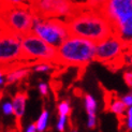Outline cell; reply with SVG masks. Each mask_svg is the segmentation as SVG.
<instances>
[{"label": "cell", "instance_id": "cell-1", "mask_svg": "<svg viewBox=\"0 0 132 132\" xmlns=\"http://www.w3.org/2000/svg\"><path fill=\"white\" fill-rule=\"evenodd\" d=\"M70 37L88 39L100 44L114 35V28L104 13L86 1H75L71 12L64 16Z\"/></svg>", "mask_w": 132, "mask_h": 132}, {"label": "cell", "instance_id": "cell-2", "mask_svg": "<svg viewBox=\"0 0 132 132\" xmlns=\"http://www.w3.org/2000/svg\"><path fill=\"white\" fill-rule=\"evenodd\" d=\"M96 43L88 39L70 37L58 47V64L67 67H87L94 60Z\"/></svg>", "mask_w": 132, "mask_h": 132}, {"label": "cell", "instance_id": "cell-3", "mask_svg": "<svg viewBox=\"0 0 132 132\" xmlns=\"http://www.w3.org/2000/svg\"><path fill=\"white\" fill-rule=\"evenodd\" d=\"M42 59L58 64V48L48 44L32 30L22 38V51L18 60Z\"/></svg>", "mask_w": 132, "mask_h": 132}, {"label": "cell", "instance_id": "cell-4", "mask_svg": "<svg viewBox=\"0 0 132 132\" xmlns=\"http://www.w3.org/2000/svg\"><path fill=\"white\" fill-rule=\"evenodd\" d=\"M34 22L35 16L30 12V8L21 5L1 8V26L21 37L34 30Z\"/></svg>", "mask_w": 132, "mask_h": 132}, {"label": "cell", "instance_id": "cell-5", "mask_svg": "<svg viewBox=\"0 0 132 132\" xmlns=\"http://www.w3.org/2000/svg\"><path fill=\"white\" fill-rule=\"evenodd\" d=\"M34 31L56 48L70 38L67 23L57 17L44 19L35 17Z\"/></svg>", "mask_w": 132, "mask_h": 132}, {"label": "cell", "instance_id": "cell-6", "mask_svg": "<svg viewBox=\"0 0 132 132\" xmlns=\"http://www.w3.org/2000/svg\"><path fill=\"white\" fill-rule=\"evenodd\" d=\"M75 0H31L30 12L38 18H53L67 16Z\"/></svg>", "mask_w": 132, "mask_h": 132}, {"label": "cell", "instance_id": "cell-7", "mask_svg": "<svg viewBox=\"0 0 132 132\" xmlns=\"http://www.w3.org/2000/svg\"><path fill=\"white\" fill-rule=\"evenodd\" d=\"M22 38L19 35L1 26L0 37V62L1 65L18 60L22 51Z\"/></svg>", "mask_w": 132, "mask_h": 132}, {"label": "cell", "instance_id": "cell-8", "mask_svg": "<svg viewBox=\"0 0 132 132\" xmlns=\"http://www.w3.org/2000/svg\"><path fill=\"white\" fill-rule=\"evenodd\" d=\"M103 13L114 28V35L120 37V26L132 17V0H110Z\"/></svg>", "mask_w": 132, "mask_h": 132}, {"label": "cell", "instance_id": "cell-9", "mask_svg": "<svg viewBox=\"0 0 132 132\" xmlns=\"http://www.w3.org/2000/svg\"><path fill=\"white\" fill-rule=\"evenodd\" d=\"M123 43L125 39L119 36L113 35L108 40L97 45L94 61H99L103 63L110 59H113L116 56L120 55L123 52Z\"/></svg>", "mask_w": 132, "mask_h": 132}, {"label": "cell", "instance_id": "cell-10", "mask_svg": "<svg viewBox=\"0 0 132 132\" xmlns=\"http://www.w3.org/2000/svg\"><path fill=\"white\" fill-rule=\"evenodd\" d=\"M28 99L27 90H18L15 96L12 99V104L14 108V115H15V129L17 131H22V117L25 112V103Z\"/></svg>", "mask_w": 132, "mask_h": 132}, {"label": "cell", "instance_id": "cell-11", "mask_svg": "<svg viewBox=\"0 0 132 132\" xmlns=\"http://www.w3.org/2000/svg\"><path fill=\"white\" fill-rule=\"evenodd\" d=\"M103 64L111 72H117L118 70L122 69L125 65H127V60H126V54L122 52L120 55L116 56L113 59H110L108 61H104Z\"/></svg>", "mask_w": 132, "mask_h": 132}, {"label": "cell", "instance_id": "cell-12", "mask_svg": "<svg viewBox=\"0 0 132 132\" xmlns=\"http://www.w3.org/2000/svg\"><path fill=\"white\" fill-rule=\"evenodd\" d=\"M31 69L30 68H24L21 70L14 71L12 73H9L6 76V81H5V86H9L11 84H14L15 82H22L24 78L29 76L31 74Z\"/></svg>", "mask_w": 132, "mask_h": 132}, {"label": "cell", "instance_id": "cell-13", "mask_svg": "<svg viewBox=\"0 0 132 132\" xmlns=\"http://www.w3.org/2000/svg\"><path fill=\"white\" fill-rule=\"evenodd\" d=\"M127 106L128 105L122 101V98H120L118 96L117 92H115L114 98H113V102H112L111 105V112L112 113H115L117 114H122L127 111Z\"/></svg>", "mask_w": 132, "mask_h": 132}, {"label": "cell", "instance_id": "cell-14", "mask_svg": "<svg viewBox=\"0 0 132 132\" xmlns=\"http://www.w3.org/2000/svg\"><path fill=\"white\" fill-rule=\"evenodd\" d=\"M98 85L100 86V89L103 92V101H104V112H111V105L113 102V98L115 95V90H108L103 85L99 82Z\"/></svg>", "mask_w": 132, "mask_h": 132}, {"label": "cell", "instance_id": "cell-15", "mask_svg": "<svg viewBox=\"0 0 132 132\" xmlns=\"http://www.w3.org/2000/svg\"><path fill=\"white\" fill-rule=\"evenodd\" d=\"M120 37L122 39H132V17L120 26Z\"/></svg>", "mask_w": 132, "mask_h": 132}, {"label": "cell", "instance_id": "cell-16", "mask_svg": "<svg viewBox=\"0 0 132 132\" xmlns=\"http://www.w3.org/2000/svg\"><path fill=\"white\" fill-rule=\"evenodd\" d=\"M50 87L54 94V98H55V101H58L59 99V91L62 88V82L57 80V78L52 77L51 81H50Z\"/></svg>", "mask_w": 132, "mask_h": 132}, {"label": "cell", "instance_id": "cell-17", "mask_svg": "<svg viewBox=\"0 0 132 132\" xmlns=\"http://www.w3.org/2000/svg\"><path fill=\"white\" fill-rule=\"evenodd\" d=\"M13 5H21V6L30 8V2L29 0H1V8L13 6Z\"/></svg>", "mask_w": 132, "mask_h": 132}, {"label": "cell", "instance_id": "cell-18", "mask_svg": "<svg viewBox=\"0 0 132 132\" xmlns=\"http://www.w3.org/2000/svg\"><path fill=\"white\" fill-rule=\"evenodd\" d=\"M85 106H86V111L88 115L95 114L97 104H96V101L94 100V98L90 95H85Z\"/></svg>", "mask_w": 132, "mask_h": 132}, {"label": "cell", "instance_id": "cell-19", "mask_svg": "<svg viewBox=\"0 0 132 132\" xmlns=\"http://www.w3.org/2000/svg\"><path fill=\"white\" fill-rule=\"evenodd\" d=\"M47 118H48L47 111H45V110L43 109L40 118H39L38 121L36 122V123H37V129H38V131H44V129H45V127H46V123H47Z\"/></svg>", "mask_w": 132, "mask_h": 132}, {"label": "cell", "instance_id": "cell-20", "mask_svg": "<svg viewBox=\"0 0 132 132\" xmlns=\"http://www.w3.org/2000/svg\"><path fill=\"white\" fill-rule=\"evenodd\" d=\"M57 110H58V115L59 116L71 115V113H72V110L70 109V105H69V100L62 101L60 104L58 105Z\"/></svg>", "mask_w": 132, "mask_h": 132}, {"label": "cell", "instance_id": "cell-21", "mask_svg": "<svg viewBox=\"0 0 132 132\" xmlns=\"http://www.w3.org/2000/svg\"><path fill=\"white\" fill-rule=\"evenodd\" d=\"M123 80H125V83L127 84V86L132 88V72H129V71L123 72Z\"/></svg>", "mask_w": 132, "mask_h": 132}, {"label": "cell", "instance_id": "cell-22", "mask_svg": "<svg viewBox=\"0 0 132 132\" xmlns=\"http://www.w3.org/2000/svg\"><path fill=\"white\" fill-rule=\"evenodd\" d=\"M2 110L5 115H10L12 113H14V108H13V104L11 103H4L2 106Z\"/></svg>", "mask_w": 132, "mask_h": 132}, {"label": "cell", "instance_id": "cell-23", "mask_svg": "<svg viewBox=\"0 0 132 132\" xmlns=\"http://www.w3.org/2000/svg\"><path fill=\"white\" fill-rule=\"evenodd\" d=\"M64 122H65V116H59V120L57 123V130L58 131H64Z\"/></svg>", "mask_w": 132, "mask_h": 132}, {"label": "cell", "instance_id": "cell-24", "mask_svg": "<svg viewBox=\"0 0 132 132\" xmlns=\"http://www.w3.org/2000/svg\"><path fill=\"white\" fill-rule=\"evenodd\" d=\"M88 128L90 129L96 128V115L95 114L88 115Z\"/></svg>", "mask_w": 132, "mask_h": 132}, {"label": "cell", "instance_id": "cell-25", "mask_svg": "<svg viewBox=\"0 0 132 132\" xmlns=\"http://www.w3.org/2000/svg\"><path fill=\"white\" fill-rule=\"evenodd\" d=\"M132 130V105L131 109L128 111V129L127 131H131Z\"/></svg>", "mask_w": 132, "mask_h": 132}, {"label": "cell", "instance_id": "cell-26", "mask_svg": "<svg viewBox=\"0 0 132 132\" xmlns=\"http://www.w3.org/2000/svg\"><path fill=\"white\" fill-rule=\"evenodd\" d=\"M40 91H41V95L43 97H48V91H47V86H46V84H43L41 83L40 84Z\"/></svg>", "mask_w": 132, "mask_h": 132}, {"label": "cell", "instance_id": "cell-27", "mask_svg": "<svg viewBox=\"0 0 132 132\" xmlns=\"http://www.w3.org/2000/svg\"><path fill=\"white\" fill-rule=\"evenodd\" d=\"M122 101L126 103L128 106H131V105H132V95L129 94L128 96H125V97L122 98Z\"/></svg>", "mask_w": 132, "mask_h": 132}, {"label": "cell", "instance_id": "cell-28", "mask_svg": "<svg viewBox=\"0 0 132 132\" xmlns=\"http://www.w3.org/2000/svg\"><path fill=\"white\" fill-rule=\"evenodd\" d=\"M73 94H74V96H76V97H82L83 90H82L81 88H74V89H73Z\"/></svg>", "mask_w": 132, "mask_h": 132}, {"label": "cell", "instance_id": "cell-29", "mask_svg": "<svg viewBox=\"0 0 132 132\" xmlns=\"http://www.w3.org/2000/svg\"><path fill=\"white\" fill-rule=\"evenodd\" d=\"M27 131H28V132H35V131H38V129H37V123H32L30 127H28Z\"/></svg>", "mask_w": 132, "mask_h": 132}, {"label": "cell", "instance_id": "cell-30", "mask_svg": "<svg viewBox=\"0 0 132 132\" xmlns=\"http://www.w3.org/2000/svg\"><path fill=\"white\" fill-rule=\"evenodd\" d=\"M130 94H131V95H132V91H131V92H130Z\"/></svg>", "mask_w": 132, "mask_h": 132}, {"label": "cell", "instance_id": "cell-31", "mask_svg": "<svg viewBox=\"0 0 132 132\" xmlns=\"http://www.w3.org/2000/svg\"><path fill=\"white\" fill-rule=\"evenodd\" d=\"M30 1H31V0H29V2H30Z\"/></svg>", "mask_w": 132, "mask_h": 132}]
</instances>
